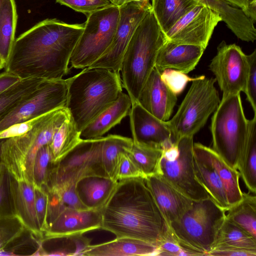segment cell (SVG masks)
I'll use <instances>...</instances> for the list:
<instances>
[{"label": "cell", "instance_id": "cell-1", "mask_svg": "<svg viewBox=\"0 0 256 256\" xmlns=\"http://www.w3.org/2000/svg\"><path fill=\"white\" fill-rule=\"evenodd\" d=\"M84 28V23L56 18L39 22L14 40L6 71L20 78L62 79L70 71L71 56Z\"/></svg>", "mask_w": 256, "mask_h": 256}, {"label": "cell", "instance_id": "cell-2", "mask_svg": "<svg viewBox=\"0 0 256 256\" xmlns=\"http://www.w3.org/2000/svg\"><path fill=\"white\" fill-rule=\"evenodd\" d=\"M101 212V229L116 238H135L159 246L171 234L144 178L118 180Z\"/></svg>", "mask_w": 256, "mask_h": 256}, {"label": "cell", "instance_id": "cell-3", "mask_svg": "<svg viewBox=\"0 0 256 256\" xmlns=\"http://www.w3.org/2000/svg\"><path fill=\"white\" fill-rule=\"evenodd\" d=\"M66 80V108L80 132L122 92L120 72L106 68H86Z\"/></svg>", "mask_w": 256, "mask_h": 256}, {"label": "cell", "instance_id": "cell-4", "mask_svg": "<svg viewBox=\"0 0 256 256\" xmlns=\"http://www.w3.org/2000/svg\"><path fill=\"white\" fill-rule=\"evenodd\" d=\"M166 41L152 9L136 29L121 62L122 88L128 92L132 103L138 101L155 67L158 51Z\"/></svg>", "mask_w": 256, "mask_h": 256}, {"label": "cell", "instance_id": "cell-5", "mask_svg": "<svg viewBox=\"0 0 256 256\" xmlns=\"http://www.w3.org/2000/svg\"><path fill=\"white\" fill-rule=\"evenodd\" d=\"M70 117L66 107L57 108L44 115L26 133L2 140L1 162L16 180L34 184L33 168L38 150L50 143L57 128Z\"/></svg>", "mask_w": 256, "mask_h": 256}, {"label": "cell", "instance_id": "cell-6", "mask_svg": "<svg viewBox=\"0 0 256 256\" xmlns=\"http://www.w3.org/2000/svg\"><path fill=\"white\" fill-rule=\"evenodd\" d=\"M226 214L210 198L192 201L191 208L170 228L176 240L190 256H206L214 244Z\"/></svg>", "mask_w": 256, "mask_h": 256}, {"label": "cell", "instance_id": "cell-7", "mask_svg": "<svg viewBox=\"0 0 256 256\" xmlns=\"http://www.w3.org/2000/svg\"><path fill=\"white\" fill-rule=\"evenodd\" d=\"M248 120L238 94L222 98L211 120L212 149L236 170L248 136Z\"/></svg>", "mask_w": 256, "mask_h": 256}, {"label": "cell", "instance_id": "cell-8", "mask_svg": "<svg viewBox=\"0 0 256 256\" xmlns=\"http://www.w3.org/2000/svg\"><path fill=\"white\" fill-rule=\"evenodd\" d=\"M214 78L196 76L176 114L166 121L173 142L184 136L193 137L217 108L220 99Z\"/></svg>", "mask_w": 256, "mask_h": 256}, {"label": "cell", "instance_id": "cell-9", "mask_svg": "<svg viewBox=\"0 0 256 256\" xmlns=\"http://www.w3.org/2000/svg\"><path fill=\"white\" fill-rule=\"evenodd\" d=\"M119 7L114 4L88 16L84 28L71 56V68L84 69L98 59L112 44L119 22Z\"/></svg>", "mask_w": 256, "mask_h": 256}, {"label": "cell", "instance_id": "cell-10", "mask_svg": "<svg viewBox=\"0 0 256 256\" xmlns=\"http://www.w3.org/2000/svg\"><path fill=\"white\" fill-rule=\"evenodd\" d=\"M193 146L190 136L165 146L158 174L192 200L198 201L210 196L195 174Z\"/></svg>", "mask_w": 256, "mask_h": 256}, {"label": "cell", "instance_id": "cell-11", "mask_svg": "<svg viewBox=\"0 0 256 256\" xmlns=\"http://www.w3.org/2000/svg\"><path fill=\"white\" fill-rule=\"evenodd\" d=\"M104 138L102 136L82 140L62 158L54 163L43 187L53 189L76 184L81 178L92 176L108 177L101 158Z\"/></svg>", "mask_w": 256, "mask_h": 256}, {"label": "cell", "instance_id": "cell-12", "mask_svg": "<svg viewBox=\"0 0 256 256\" xmlns=\"http://www.w3.org/2000/svg\"><path fill=\"white\" fill-rule=\"evenodd\" d=\"M66 80H45L30 98L20 103L0 120V132L14 124L66 107Z\"/></svg>", "mask_w": 256, "mask_h": 256}, {"label": "cell", "instance_id": "cell-13", "mask_svg": "<svg viewBox=\"0 0 256 256\" xmlns=\"http://www.w3.org/2000/svg\"><path fill=\"white\" fill-rule=\"evenodd\" d=\"M209 68L222 92V98L245 92L248 64L247 55L240 46L222 40Z\"/></svg>", "mask_w": 256, "mask_h": 256}, {"label": "cell", "instance_id": "cell-14", "mask_svg": "<svg viewBox=\"0 0 256 256\" xmlns=\"http://www.w3.org/2000/svg\"><path fill=\"white\" fill-rule=\"evenodd\" d=\"M120 16L112 44L105 52L89 68H103L120 72L122 57L138 24L149 10L150 2H132L119 7Z\"/></svg>", "mask_w": 256, "mask_h": 256}, {"label": "cell", "instance_id": "cell-15", "mask_svg": "<svg viewBox=\"0 0 256 256\" xmlns=\"http://www.w3.org/2000/svg\"><path fill=\"white\" fill-rule=\"evenodd\" d=\"M222 18L206 5L198 3L182 17L166 34L167 40L206 48L215 27Z\"/></svg>", "mask_w": 256, "mask_h": 256}, {"label": "cell", "instance_id": "cell-16", "mask_svg": "<svg viewBox=\"0 0 256 256\" xmlns=\"http://www.w3.org/2000/svg\"><path fill=\"white\" fill-rule=\"evenodd\" d=\"M129 116L134 142L162 150L172 142L166 122L152 114L138 101L132 103Z\"/></svg>", "mask_w": 256, "mask_h": 256}, {"label": "cell", "instance_id": "cell-17", "mask_svg": "<svg viewBox=\"0 0 256 256\" xmlns=\"http://www.w3.org/2000/svg\"><path fill=\"white\" fill-rule=\"evenodd\" d=\"M100 210L66 208L50 223L44 234V239L68 238L101 229Z\"/></svg>", "mask_w": 256, "mask_h": 256}, {"label": "cell", "instance_id": "cell-18", "mask_svg": "<svg viewBox=\"0 0 256 256\" xmlns=\"http://www.w3.org/2000/svg\"><path fill=\"white\" fill-rule=\"evenodd\" d=\"M144 180L169 226L171 223L180 219L192 206L193 200L160 174L148 176L144 178Z\"/></svg>", "mask_w": 256, "mask_h": 256}, {"label": "cell", "instance_id": "cell-19", "mask_svg": "<svg viewBox=\"0 0 256 256\" xmlns=\"http://www.w3.org/2000/svg\"><path fill=\"white\" fill-rule=\"evenodd\" d=\"M138 102L152 114L166 122L172 114L177 96L162 80L160 72L154 67L140 91Z\"/></svg>", "mask_w": 256, "mask_h": 256}, {"label": "cell", "instance_id": "cell-20", "mask_svg": "<svg viewBox=\"0 0 256 256\" xmlns=\"http://www.w3.org/2000/svg\"><path fill=\"white\" fill-rule=\"evenodd\" d=\"M194 157L212 167L224 186L230 206L240 202L243 198L239 183L238 171L230 166L212 148L200 143L193 146Z\"/></svg>", "mask_w": 256, "mask_h": 256}, {"label": "cell", "instance_id": "cell-21", "mask_svg": "<svg viewBox=\"0 0 256 256\" xmlns=\"http://www.w3.org/2000/svg\"><path fill=\"white\" fill-rule=\"evenodd\" d=\"M205 49L199 46L167 40L158 51L155 68L160 72L172 68L187 74L195 68Z\"/></svg>", "mask_w": 256, "mask_h": 256}, {"label": "cell", "instance_id": "cell-22", "mask_svg": "<svg viewBox=\"0 0 256 256\" xmlns=\"http://www.w3.org/2000/svg\"><path fill=\"white\" fill-rule=\"evenodd\" d=\"M132 102L128 94L122 92L117 100L106 108L80 132L82 140L100 138L112 128L120 124L129 114Z\"/></svg>", "mask_w": 256, "mask_h": 256}, {"label": "cell", "instance_id": "cell-23", "mask_svg": "<svg viewBox=\"0 0 256 256\" xmlns=\"http://www.w3.org/2000/svg\"><path fill=\"white\" fill-rule=\"evenodd\" d=\"M218 13L222 21L242 41L254 42L256 29L254 24L246 16L244 11L234 6L224 0H195Z\"/></svg>", "mask_w": 256, "mask_h": 256}, {"label": "cell", "instance_id": "cell-24", "mask_svg": "<svg viewBox=\"0 0 256 256\" xmlns=\"http://www.w3.org/2000/svg\"><path fill=\"white\" fill-rule=\"evenodd\" d=\"M159 246L146 241L128 238L90 244L84 252L86 256H157Z\"/></svg>", "mask_w": 256, "mask_h": 256}, {"label": "cell", "instance_id": "cell-25", "mask_svg": "<svg viewBox=\"0 0 256 256\" xmlns=\"http://www.w3.org/2000/svg\"><path fill=\"white\" fill-rule=\"evenodd\" d=\"M118 181L98 176H86L76 184V191L82 204L88 209L100 210L115 190Z\"/></svg>", "mask_w": 256, "mask_h": 256}, {"label": "cell", "instance_id": "cell-26", "mask_svg": "<svg viewBox=\"0 0 256 256\" xmlns=\"http://www.w3.org/2000/svg\"><path fill=\"white\" fill-rule=\"evenodd\" d=\"M11 188L16 216L26 228L44 238L36 210L34 184L17 180L12 176Z\"/></svg>", "mask_w": 256, "mask_h": 256}, {"label": "cell", "instance_id": "cell-27", "mask_svg": "<svg viewBox=\"0 0 256 256\" xmlns=\"http://www.w3.org/2000/svg\"><path fill=\"white\" fill-rule=\"evenodd\" d=\"M248 134L237 170L248 190L256 192V114L248 120Z\"/></svg>", "mask_w": 256, "mask_h": 256}, {"label": "cell", "instance_id": "cell-28", "mask_svg": "<svg viewBox=\"0 0 256 256\" xmlns=\"http://www.w3.org/2000/svg\"><path fill=\"white\" fill-rule=\"evenodd\" d=\"M152 9L165 34L182 17L199 2L195 0H151Z\"/></svg>", "mask_w": 256, "mask_h": 256}, {"label": "cell", "instance_id": "cell-29", "mask_svg": "<svg viewBox=\"0 0 256 256\" xmlns=\"http://www.w3.org/2000/svg\"><path fill=\"white\" fill-rule=\"evenodd\" d=\"M194 166L196 178L210 198L220 208L228 211L230 206L222 183L214 170L194 158Z\"/></svg>", "mask_w": 256, "mask_h": 256}, {"label": "cell", "instance_id": "cell-30", "mask_svg": "<svg viewBox=\"0 0 256 256\" xmlns=\"http://www.w3.org/2000/svg\"><path fill=\"white\" fill-rule=\"evenodd\" d=\"M46 80L36 78H21L0 94V120L20 103L30 98Z\"/></svg>", "mask_w": 256, "mask_h": 256}, {"label": "cell", "instance_id": "cell-31", "mask_svg": "<svg viewBox=\"0 0 256 256\" xmlns=\"http://www.w3.org/2000/svg\"><path fill=\"white\" fill-rule=\"evenodd\" d=\"M16 22L14 0H0V54L6 64L15 40Z\"/></svg>", "mask_w": 256, "mask_h": 256}, {"label": "cell", "instance_id": "cell-32", "mask_svg": "<svg viewBox=\"0 0 256 256\" xmlns=\"http://www.w3.org/2000/svg\"><path fill=\"white\" fill-rule=\"evenodd\" d=\"M82 140L80 132L68 118L57 128L49 144L54 162L60 160Z\"/></svg>", "mask_w": 256, "mask_h": 256}, {"label": "cell", "instance_id": "cell-33", "mask_svg": "<svg viewBox=\"0 0 256 256\" xmlns=\"http://www.w3.org/2000/svg\"><path fill=\"white\" fill-rule=\"evenodd\" d=\"M226 218L256 238V196L243 192L242 200L231 206Z\"/></svg>", "mask_w": 256, "mask_h": 256}, {"label": "cell", "instance_id": "cell-34", "mask_svg": "<svg viewBox=\"0 0 256 256\" xmlns=\"http://www.w3.org/2000/svg\"><path fill=\"white\" fill-rule=\"evenodd\" d=\"M132 142V138L120 135L110 134L104 137L101 150V158L108 177L115 180L120 154L122 152H126L131 147Z\"/></svg>", "mask_w": 256, "mask_h": 256}, {"label": "cell", "instance_id": "cell-35", "mask_svg": "<svg viewBox=\"0 0 256 256\" xmlns=\"http://www.w3.org/2000/svg\"><path fill=\"white\" fill-rule=\"evenodd\" d=\"M218 246H232L256 251V238L225 218L212 248Z\"/></svg>", "mask_w": 256, "mask_h": 256}, {"label": "cell", "instance_id": "cell-36", "mask_svg": "<svg viewBox=\"0 0 256 256\" xmlns=\"http://www.w3.org/2000/svg\"><path fill=\"white\" fill-rule=\"evenodd\" d=\"M126 152L140 170L145 178L158 174L163 150L132 142Z\"/></svg>", "mask_w": 256, "mask_h": 256}, {"label": "cell", "instance_id": "cell-37", "mask_svg": "<svg viewBox=\"0 0 256 256\" xmlns=\"http://www.w3.org/2000/svg\"><path fill=\"white\" fill-rule=\"evenodd\" d=\"M43 239V237L25 228L18 236L0 252V256H34Z\"/></svg>", "mask_w": 256, "mask_h": 256}, {"label": "cell", "instance_id": "cell-38", "mask_svg": "<svg viewBox=\"0 0 256 256\" xmlns=\"http://www.w3.org/2000/svg\"><path fill=\"white\" fill-rule=\"evenodd\" d=\"M54 163L49 144L42 146L38 150L34 162V186L42 187L46 185Z\"/></svg>", "mask_w": 256, "mask_h": 256}, {"label": "cell", "instance_id": "cell-39", "mask_svg": "<svg viewBox=\"0 0 256 256\" xmlns=\"http://www.w3.org/2000/svg\"><path fill=\"white\" fill-rule=\"evenodd\" d=\"M12 176L0 162V218L16 216L12 192Z\"/></svg>", "mask_w": 256, "mask_h": 256}, {"label": "cell", "instance_id": "cell-40", "mask_svg": "<svg viewBox=\"0 0 256 256\" xmlns=\"http://www.w3.org/2000/svg\"><path fill=\"white\" fill-rule=\"evenodd\" d=\"M22 220L16 216L0 218V252L25 229Z\"/></svg>", "mask_w": 256, "mask_h": 256}, {"label": "cell", "instance_id": "cell-41", "mask_svg": "<svg viewBox=\"0 0 256 256\" xmlns=\"http://www.w3.org/2000/svg\"><path fill=\"white\" fill-rule=\"evenodd\" d=\"M162 80L176 95L181 94L186 84L196 77L191 78L186 74L172 68H166L160 72Z\"/></svg>", "mask_w": 256, "mask_h": 256}, {"label": "cell", "instance_id": "cell-42", "mask_svg": "<svg viewBox=\"0 0 256 256\" xmlns=\"http://www.w3.org/2000/svg\"><path fill=\"white\" fill-rule=\"evenodd\" d=\"M145 177L140 170L126 152H120L115 174V180Z\"/></svg>", "mask_w": 256, "mask_h": 256}, {"label": "cell", "instance_id": "cell-43", "mask_svg": "<svg viewBox=\"0 0 256 256\" xmlns=\"http://www.w3.org/2000/svg\"><path fill=\"white\" fill-rule=\"evenodd\" d=\"M76 184H68L56 188L45 190L58 196L61 202L66 208L76 210L87 208L80 200L76 188Z\"/></svg>", "mask_w": 256, "mask_h": 256}, {"label": "cell", "instance_id": "cell-44", "mask_svg": "<svg viewBox=\"0 0 256 256\" xmlns=\"http://www.w3.org/2000/svg\"><path fill=\"white\" fill-rule=\"evenodd\" d=\"M60 4L86 16L112 4L108 0H56Z\"/></svg>", "mask_w": 256, "mask_h": 256}, {"label": "cell", "instance_id": "cell-45", "mask_svg": "<svg viewBox=\"0 0 256 256\" xmlns=\"http://www.w3.org/2000/svg\"><path fill=\"white\" fill-rule=\"evenodd\" d=\"M247 58L248 69L244 93L254 110V114H256V50L247 55Z\"/></svg>", "mask_w": 256, "mask_h": 256}, {"label": "cell", "instance_id": "cell-46", "mask_svg": "<svg viewBox=\"0 0 256 256\" xmlns=\"http://www.w3.org/2000/svg\"><path fill=\"white\" fill-rule=\"evenodd\" d=\"M36 210L42 232L44 234L48 228V194L44 187L34 186Z\"/></svg>", "mask_w": 256, "mask_h": 256}, {"label": "cell", "instance_id": "cell-47", "mask_svg": "<svg viewBox=\"0 0 256 256\" xmlns=\"http://www.w3.org/2000/svg\"><path fill=\"white\" fill-rule=\"evenodd\" d=\"M43 116L28 121L14 124L0 131V140L21 136L26 133L40 120Z\"/></svg>", "mask_w": 256, "mask_h": 256}, {"label": "cell", "instance_id": "cell-48", "mask_svg": "<svg viewBox=\"0 0 256 256\" xmlns=\"http://www.w3.org/2000/svg\"><path fill=\"white\" fill-rule=\"evenodd\" d=\"M157 256H184L190 254L182 248L171 232L168 237L159 246Z\"/></svg>", "mask_w": 256, "mask_h": 256}, {"label": "cell", "instance_id": "cell-49", "mask_svg": "<svg viewBox=\"0 0 256 256\" xmlns=\"http://www.w3.org/2000/svg\"><path fill=\"white\" fill-rule=\"evenodd\" d=\"M206 256H256V251L228 246H214Z\"/></svg>", "mask_w": 256, "mask_h": 256}, {"label": "cell", "instance_id": "cell-50", "mask_svg": "<svg viewBox=\"0 0 256 256\" xmlns=\"http://www.w3.org/2000/svg\"><path fill=\"white\" fill-rule=\"evenodd\" d=\"M20 78L17 75L6 71L0 74V94L18 82Z\"/></svg>", "mask_w": 256, "mask_h": 256}, {"label": "cell", "instance_id": "cell-51", "mask_svg": "<svg viewBox=\"0 0 256 256\" xmlns=\"http://www.w3.org/2000/svg\"><path fill=\"white\" fill-rule=\"evenodd\" d=\"M74 244V256H83L84 252L90 244V240L82 236L78 235L70 238Z\"/></svg>", "mask_w": 256, "mask_h": 256}, {"label": "cell", "instance_id": "cell-52", "mask_svg": "<svg viewBox=\"0 0 256 256\" xmlns=\"http://www.w3.org/2000/svg\"><path fill=\"white\" fill-rule=\"evenodd\" d=\"M234 6L242 9L244 12L248 8L249 5L256 0H224Z\"/></svg>", "mask_w": 256, "mask_h": 256}, {"label": "cell", "instance_id": "cell-53", "mask_svg": "<svg viewBox=\"0 0 256 256\" xmlns=\"http://www.w3.org/2000/svg\"><path fill=\"white\" fill-rule=\"evenodd\" d=\"M246 16L254 24L256 22V0L252 2L244 12Z\"/></svg>", "mask_w": 256, "mask_h": 256}, {"label": "cell", "instance_id": "cell-54", "mask_svg": "<svg viewBox=\"0 0 256 256\" xmlns=\"http://www.w3.org/2000/svg\"><path fill=\"white\" fill-rule=\"evenodd\" d=\"M114 5L120 7L126 4L132 2H139L144 3H149L150 0H108Z\"/></svg>", "mask_w": 256, "mask_h": 256}, {"label": "cell", "instance_id": "cell-55", "mask_svg": "<svg viewBox=\"0 0 256 256\" xmlns=\"http://www.w3.org/2000/svg\"><path fill=\"white\" fill-rule=\"evenodd\" d=\"M6 66V63L4 60H2L0 54V70L4 68Z\"/></svg>", "mask_w": 256, "mask_h": 256}, {"label": "cell", "instance_id": "cell-56", "mask_svg": "<svg viewBox=\"0 0 256 256\" xmlns=\"http://www.w3.org/2000/svg\"><path fill=\"white\" fill-rule=\"evenodd\" d=\"M2 140H0V162H1V160H0L1 146H2Z\"/></svg>", "mask_w": 256, "mask_h": 256}, {"label": "cell", "instance_id": "cell-57", "mask_svg": "<svg viewBox=\"0 0 256 256\" xmlns=\"http://www.w3.org/2000/svg\"></svg>", "mask_w": 256, "mask_h": 256}]
</instances>
